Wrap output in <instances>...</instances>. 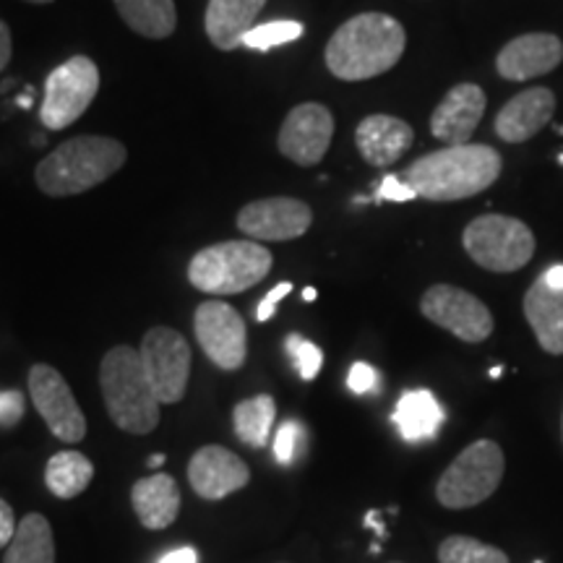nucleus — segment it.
I'll return each mask as SVG.
<instances>
[{
	"instance_id": "obj_17",
	"label": "nucleus",
	"mask_w": 563,
	"mask_h": 563,
	"mask_svg": "<svg viewBox=\"0 0 563 563\" xmlns=\"http://www.w3.org/2000/svg\"><path fill=\"white\" fill-rule=\"evenodd\" d=\"M488 97L483 87L473 81H462L446 91V97L439 102V108L431 115V133L446 146L470 144L473 133L481 125Z\"/></svg>"
},
{
	"instance_id": "obj_35",
	"label": "nucleus",
	"mask_w": 563,
	"mask_h": 563,
	"mask_svg": "<svg viewBox=\"0 0 563 563\" xmlns=\"http://www.w3.org/2000/svg\"><path fill=\"white\" fill-rule=\"evenodd\" d=\"M292 292V282H279L277 287H274V290L266 295V298L258 302V311H256V321H262V323H266L274 316V311H277V306H279V300L282 298H287V295Z\"/></svg>"
},
{
	"instance_id": "obj_40",
	"label": "nucleus",
	"mask_w": 563,
	"mask_h": 563,
	"mask_svg": "<svg viewBox=\"0 0 563 563\" xmlns=\"http://www.w3.org/2000/svg\"><path fill=\"white\" fill-rule=\"evenodd\" d=\"M365 527H373V530H376L378 532V538H386V530H384V527L382 525H378V511H368V514H365Z\"/></svg>"
},
{
	"instance_id": "obj_11",
	"label": "nucleus",
	"mask_w": 563,
	"mask_h": 563,
	"mask_svg": "<svg viewBox=\"0 0 563 563\" xmlns=\"http://www.w3.org/2000/svg\"><path fill=\"white\" fill-rule=\"evenodd\" d=\"M194 332L199 340L203 355L209 357L217 368L238 371L243 368L245 355H249V334H245V321L235 308L222 300H207L196 308Z\"/></svg>"
},
{
	"instance_id": "obj_6",
	"label": "nucleus",
	"mask_w": 563,
	"mask_h": 563,
	"mask_svg": "<svg viewBox=\"0 0 563 563\" xmlns=\"http://www.w3.org/2000/svg\"><path fill=\"white\" fill-rule=\"evenodd\" d=\"M506 473L504 449L496 441L481 439L470 443L460 456L443 470L435 483V498L443 509L462 511L488 501Z\"/></svg>"
},
{
	"instance_id": "obj_9",
	"label": "nucleus",
	"mask_w": 563,
	"mask_h": 563,
	"mask_svg": "<svg viewBox=\"0 0 563 563\" xmlns=\"http://www.w3.org/2000/svg\"><path fill=\"white\" fill-rule=\"evenodd\" d=\"M139 355L159 405L180 402L191 378V347L186 336L170 327H154L141 340Z\"/></svg>"
},
{
	"instance_id": "obj_38",
	"label": "nucleus",
	"mask_w": 563,
	"mask_h": 563,
	"mask_svg": "<svg viewBox=\"0 0 563 563\" xmlns=\"http://www.w3.org/2000/svg\"><path fill=\"white\" fill-rule=\"evenodd\" d=\"M159 563H199V553L196 548H178V551L162 555Z\"/></svg>"
},
{
	"instance_id": "obj_30",
	"label": "nucleus",
	"mask_w": 563,
	"mask_h": 563,
	"mask_svg": "<svg viewBox=\"0 0 563 563\" xmlns=\"http://www.w3.org/2000/svg\"><path fill=\"white\" fill-rule=\"evenodd\" d=\"M285 350L302 382H313V378L319 376L323 365V352L319 344H313L311 340H306V336L300 334H290L285 340Z\"/></svg>"
},
{
	"instance_id": "obj_1",
	"label": "nucleus",
	"mask_w": 563,
	"mask_h": 563,
	"mask_svg": "<svg viewBox=\"0 0 563 563\" xmlns=\"http://www.w3.org/2000/svg\"><path fill=\"white\" fill-rule=\"evenodd\" d=\"M504 159L488 144L443 146L439 152L415 159L405 173L402 183L412 188L418 199L426 201H464L488 191L501 178Z\"/></svg>"
},
{
	"instance_id": "obj_37",
	"label": "nucleus",
	"mask_w": 563,
	"mask_h": 563,
	"mask_svg": "<svg viewBox=\"0 0 563 563\" xmlns=\"http://www.w3.org/2000/svg\"><path fill=\"white\" fill-rule=\"evenodd\" d=\"M13 55V40H11V30L3 19H0V74H3L5 66L11 63Z\"/></svg>"
},
{
	"instance_id": "obj_28",
	"label": "nucleus",
	"mask_w": 563,
	"mask_h": 563,
	"mask_svg": "<svg viewBox=\"0 0 563 563\" xmlns=\"http://www.w3.org/2000/svg\"><path fill=\"white\" fill-rule=\"evenodd\" d=\"M439 563H509V555L477 538L452 534L439 545Z\"/></svg>"
},
{
	"instance_id": "obj_36",
	"label": "nucleus",
	"mask_w": 563,
	"mask_h": 563,
	"mask_svg": "<svg viewBox=\"0 0 563 563\" xmlns=\"http://www.w3.org/2000/svg\"><path fill=\"white\" fill-rule=\"evenodd\" d=\"M16 517H13V509L0 498V548H9L13 534H16Z\"/></svg>"
},
{
	"instance_id": "obj_13",
	"label": "nucleus",
	"mask_w": 563,
	"mask_h": 563,
	"mask_svg": "<svg viewBox=\"0 0 563 563\" xmlns=\"http://www.w3.org/2000/svg\"><path fill=\"white\" fill-rule=\"evenodd\" d=\"M313 224V211L306 201L292 196H272L245 203L238 211V228L256 243L295 241L306 235Z\"/></svg>"
},
{
	"instance_id": "obj_27",
	"label": "nucleus",
	"mask_w": 563,
	"mask_h": 563,
	"mask_svg": "<svg viewBox=\"0 0 563 563\" xmlns=\"http://www.w3.org/2000/svg\"><path fill=\"white\" fill-rule=\"evenodd\" d=\"M274 418H277V402L269 394H256V397L235 405L232 426L243 443H249L251 449H264L274 428Z\"/></svg>"
},
{
	"instance_id": "obj_16",
	"label": "nucleus",
	"mask_w": 563,
	"mask_h": 563,
	"mask_svg": "<svg viewBox=\"0 0 563 563\" xmlns=\"http://www.w3.org/2000/svg\"><path fill=\"white\" fill-rule=\"evenodd\" d=\"M251 481V470L241 456L230 449L201 446L188 462V483L207 501H222L230 493L243 490Z\"/></svg>"
},
{
	"instance_id": "obj_23",
	"label": "nucleus",
	"mask_w": 563,
	"mask_h": 563,
	"mask_svg": "<svg viewBox=\"0 0 563 563\" xmlns=\"http://www.w3.org/2000/svg\"><path fill=\"white\" fill-rule=\"evenodd\" d=\"M443 418L446 415H443L439 399L426 389L402 394V399L397 402V410H394V422H397L399 433H402L405 441L412 443L431 441L443 426Z\"/></svg>"
},
{
	"instance_id": "obj_19",
	"label": "nucleus",
	"mask_w": 563,
	"mask_h": 563,
	"mask_svg": "<svg viewBox=\"0 0 563 563\" xmlns=\"http://www.w3.org/2000/svg\"><path fill=\"white\" fill-rule=\"evenodd\" d=\"M412 141V125L394 115H368L355 131L357 152L371 167H389L402 159L410 152Z\"/></svg>"
},
{
	"instance_id": "obj_3",
	"label": "nucleus",
	"mask_w": 563,
	"mask_h": 563,
	"mask_svg": "<svg viewBox=\"0 0 563 563\" xmlns=\"http://www.w3.org/2000/svg\"><path fill=\"white\" fill-rule=\"evenodd\" d=\"M129 159V152L118 139L76 136L55 146L34 170L40 191L63 199L79 196L112 178Z\"/></svg>"
},
{
	"instance_id": "obj_18",
	"label": "nucleus",
	"mask_w": 563,
	"mask_h": 563,
	"mask_svg": "<svg viewBox=\"0 0 563 563\" xmlns=\"http://www.w3.org/2000/svg\"><path fill=\"white\" fill-rule=\"evenodd\" d=\"M555 112V95L548 87H530L514 95L509 102L498 110L493 131L506 144H525L538 136L551 123Z\"/></svg>"
},
{
	"instance_id": "obj_14",
	"label": "nucleus",
	"mask_w": 563,
	"mask_h": 563,
	"mask_svg": "<svg viewBox=\"0 0 563 563\" xmlns=\"http://www.w3.org/2000/svg\"><path fill=\"white\" fill-rule=\"evenodd\" d=\"M334 139V115L327 104L302 102L290 110L279 129L277 146L300 167H313L327 157Z\"/></svg>"
},
{
	"instance_id": "obj_39",
	"label": "nucleus",
	"mask_w": 563,
	"mask_h": 563,
	"mask_svg": "<svg viewBox=\"0 0 563 563\" xmlns=\"http://www.w3.org/2000/svg\"><path fill=\"white\" fill-rule=\"evenodd\" d=\"M543 279L548 282V285H553V287H563V264L551 266V269L543 274Z\"/></svg>"
},
{
	"instance_id": "obj_12",
	"label": "nucleus",
	"mask_w": 563,
	"mask_h": 563,
	"mask_svg": "<svg viewBox=\"0 0 563 563\" xmlns=\"http://www.w3.org/2000/svg\"><path fill=\"white\" fill-rule=\"evenodd\" d=\"M30 394L34 410L42 415L55 439L63 443H79L87 435V418H84L66 378L53 365H32Z\"/></svg>"
},
{
	"instance_id": "obj_45",
	"label": "nucleus",
	"mask_w": 563,
	"mask_h": 563,
	"mask_svg": "<svg viewBox=\"0 0 563 563\" xmlns=\"http://www.w3.org/2000/svg\"><path fill=\"white\" fill-rule=\"evenodd\" d=\"M534 563H545V561H534Z\"/></svg>"
},
{
	"instance_id": "obj_29",
	"label": "nucleus",
	"mask_w": 563,
	"mask_h": 563,
	"mask_svg": "<svg viewBox=\"0 0 563 563\" xmlns=\"http://www.w3.org/2000/svg\"><path fill=\"white\" fill-rule=\"evenodd\" d=\"M302 37L300 21H269V24L253 26V30L243 37V47L249 51H272V47L285 45V42H295Z\"/></svg>"
},
{
	"instance_id": "obj_22",
	"label": "nucleus",
	"mask_w": 563,
	"mask_h": 563,
	"mask_svg": "<svg viewBox=\"0 0 563 563\" xmlns=\"http://www.w3.org/2000/svg\"><path fill=\"white\" fill-rule=\"evenodd\" d=\"M131 504L146 530H165L180 514V488L175 477L154 473L133 483Z\"/></svg>"
},
{
	"instance_id": "obj_31",
	"label": "nucleus",
	"mask_w": 563,
	"mask_h": 563,
	"mask_svg": "<svg viewBox=\"0 0 563 563\" xmlns=\"http://www.w3.org/2000/svg\"><path fill=\"white\" fill-rule=\"evenodd\" d=\"M306 446V428L300 420H285L274 435V456L279 464H292Z\"/></svg>"
},
{
	"instance_id": "obj_26",
	"label": "nucleus",
	"mask_w": 563,
	"mask_h": 563,
	"mask_svg": "<svg viewBox=\"0 0 563 563\" xmlns=\"http://www.w3.org/2000/svg\"><path fill=\"white\" fill-rule=\"evenodd\" d=\"M91 477H95V464L89 462V456L81 452H58L51 456L45 467V485L55 498H68L81 496L89 488Z\"/></svg>"
},
{
	"instance_id": "obj_2",
	"label": "nucleus",
	"mask_w": 563,
	"mask_h": 563,
	"mask_svg": "<svg viewBox=\"0 0 563 563\" xmlns=\"http://www.w3.org/2000/svg\"><path fill=\"white\" fill-rule=\"evenodd\" d=\"M407 32L397 19L382 11L357 13L344 21L327 42L323 60L342 81H365L384 76L402 60Z\"/></svg>"
},
{
	"instance_id": "obj_5",
	"label": "nucleus",
	"mask_w": 563,
	"mask_h": 563,
	"mask_svg": "<svg viewBox=\"0 0 563 563\" xmlns=\"http://www.w3.org/2000/svg\"><path fill=\"white\" fill-rule=\"evenodd\" d=\"M272 253L256 241H224L196 253L188 264V282L207 295H238L251 290L272 272Z\"/></svg>"
},
{
	"instance_id": "obj_25",
	"label": "nucleus",
	"mask_w": 563,
	"mask_h": 563,
	"mask_svg": "<svg viewBox=\"0 0 563 563\" xmlns=\"http://www.w3.org/2000/svg\"><path fill=\"white\" fill-rule=\"evenodd\" d=\"M3 563H55L53 527L42 514H26L16 527Z\"/></svg>"
},
{
	"instance_id": "obj_4",
	"label": "nucleus",
	"mask_w": 563,
	"mask_h": 563,
	"mask_svg": "<svg viewBox=\"0 0 563 563\" xmlns=\"http://www.w3.org/2000/svg\"><path fill=\"white\" fill-rule=\"evenodd\" d=\"M100 386L110 420L125 433L146 435L159 426V399L154 394L139 350L118 344L100 365Z\"/></svg>"
},
{
	"instance_id": "obj_34",
	"label": "nucleus",
	"mask_w": 563,
	"mask_h": 563,
	"mask_svg": "<svg viewBox=\"0 0 563 563\" xmlns=\"http://www.w3.org/2000/svg\"><path fill=\"white\" fill-rule=\"evenodd\" d=\"M378 384V373L371 368L368 363H355L350 368V376H347V386L355 394H368L376 389Z\"/></svg>"
},
{
	"instance_id": "obj_43",
	"label": "nucleus",
	"mask_w": 563,
	"mask_h": 563,
	"mask_svg": "<svg viewBox=\"0 0 563 563\" xmlns=\"http://www.w3.org/2000/svg\"><path fill=\"white\" fill-rule=\"evenodd\" d=\"M26 3H37V5H42V3H53V0H26Z\"/></svg>"
},
{
	"instance_id": "obj_33",
	"label": "nucleus",
	"mask_w": 563,
	"mask_h": 563,
	"mask_svg": "<svg viewBox=\"0 0 563 563\" xmlns=\"http://www.w3.org/2000/svg\"><path fill=\"white\" fill-rule=\"evenodd\" d=\"M418 199L415 191L407 183H402L399 175H386L382 180V186H378L376 191V201H394V203H405V201H412Z\"/></svg>"
},
{
	"instance_id": "obj_7",
	"label": "nucleus",
	"mask_w": 563,
	"mask_h": 563,
	"mask_svg": "<svg viewBox=\"0 0 563 563\" xmlns=\"http://www.w3.org/2000/svg\"><path fill=\"white\" fill-rule=\"evenodd\" d=\"M462 245L481 269L511 274L532 262L538 243L534 232L517 217L483 214L464 228Z\"/></svg>"
},
{
	"instance_id": "obj_15",
	"label": "nucleus",
	"mask_w": 563,
	"mask_h": 563,
	"mask_svg": "<svg viewBox=\"0 0 563 563\" xmlns=\"http://www.w3.org/2000/svg\"><path fill=\"white\" fill-rule=\"evenodd\" d=\"M563 63V42L559 34L530 32L506 42L496 55V70L506 81H532L553 74Z\"/></svg>"
},
{
	"instance_id": "obj_24",
	"label": "nucleus",
	"mask_w": 563,
	"mask_h": 563,
	"mask_svg": "<svg viewBox=\"0 0 563 563\" xmlns=\"http://www.w3.org/2000/svg\"><path fill=\"white\" fill-rule=\"evenodd\" d=\"M115 9L141 37L167 40L178 26L175 0H115Z\"/></svg>"
},
{
	"instance_id": "obj_42",
	"label": "nucleus",
	"mask_w": 563,
	"mask_h": 563,
	"mask_svg": "<svg viewBox=\"0 0 563 563\" xmlns=\"http://www.w3.org/2000/svg\"><path fill=\"white\" fill-rule=\"evenodd\" d=\"M302 300H316V290H313V287H308V290H302Z\"/></svg>"
},
{
	"instance_id": "obj_44",
	"label": "nucleus",
	"mask_w": 563,
	"mask_h": 563,
	"mask_svg": "<svg viewBox=\"0 0 563 563\" xmlns=\"http://www.w3.org/2000/svg\"><path fill=\"white\" fill-rule=\"evenodd\" d=\"M561 435H563V415H561Z\"/></svg>"
},
{
	"instance_id": "obj_32",
	"label": "nucleus",
	"mask_w": 563,
	"mask_h": 563,
	"mask_svg": "<svg viewBox=\"0 0 563 563\" xmlns=\"http://www.w3.org/2000/svg\"><path fill=\"white\" fill-rule=\"evenodd\" d=\"M26 412V397L19 389L0 391V428L19 426Z\"/></svg>"
},
{
	"instance_id": "obj_20",
	"label": "nucleus",
	"mask_w": 563,
	"mask_h": 563,
	"mask_svg": "<svg viewBox=\"0 0 563 563\" xmlns=\"http://www.w3.org/2000/svg\"><path fill=\"white\" fill-rule=\"evenodd\" d=\"M522 311L540 347L548 355H563V287H553L538 277L525 292Z\"/></svg>"
},
{
	"instance_id": "obj_10",
	"label": "nucleus",
	"mask_w": 563,
	"mask_h": 563,
	"mask_svg": "<svg viewBox=\"0 0 563 563\" xmlns=\"http://www.w3.org/2000/svg\"><path fill=\"white\" fill-rule=\"evenodd\" d=\"M420 311L435 327L467 344L485 342L496 329L490 308L477 295L456 285L428 287L420 298Z\"/></svg>"
},
{
	"instance_id": "obj_21",
	"label": "nucleus",
	"mask_w": 563,
	"mask_h": 563,
	"mask_svg": "<svg viewBox=\"0 0 563 563\" xmlns=\"http://www.w3.org/2000/svg\"><path fill=\"white\" fill-rule=\"evenodd\" d=\"M266 0H209L207 5V34L217 51H238L243 37L256 26L258 13Z\"/></svg>"
},
{
	"instance_id": "obj_41",
	"label": "nucleus",
	"mask_w": 563,
	"mask_h": 563,
	"mask_svg": "<svg viewBox=\"0 0 563 563\" xmlns=\"http://www.w3.org/2000/svg\"><path fill=\"white\" fill-rule=\"evenodd\" d=\"M162 464H165V454H154L152 460H150V467L152 470H157V467H162Z\"/></svg>"
},
{
	"instance_id": "obj_8",
	"label": "nucleus",
	"mask_w": 563,
	"mask_h": 563,
	"mask_svg": "<svg viewBox=\"0 0 563 563\" xmlns=\"http://www.w3.org/2000/svg\"><path fill=\"white\" fill-rule=\"evenodd\" d=\"M100 91V68L87 55H74L58 68L51 70L45 81V100L40 118L51 131H63L74 125Z\"/></svg>"
}]
</instances>
